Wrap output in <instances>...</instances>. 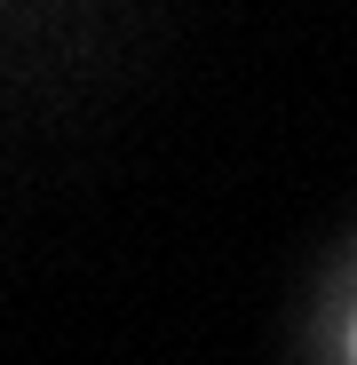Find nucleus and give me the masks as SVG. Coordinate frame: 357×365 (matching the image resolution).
Returning a JSON list of instances; mask_svg holds the SVG:
<instances>
[{
  "label": "nucleus",
  "instance_id": "obj_1",
  "mask_svg": "<svg viewBox=\"0 0 357 365\" xmlns=\"http://www.w3.org/2000/svg\"><path fill=\"white\" fill-rule=\"evenodd\" d=\"M349 349H357V341H349Z\"/></svg>",
  "mask_w": 357,
  "mask_h": 365
}]
</instances>
